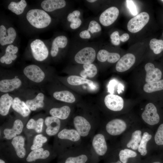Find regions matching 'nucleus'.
<instances>
[{"mask_svg":"<svg viewBox=\"0 0 163 163\" xmlns=\"http://www.w3.org/2000/svg\"><path fill=\"white\" fill-rule=\"evenodd\" d=\"M145 163H162V162L159 161H150V162L149 161V162Z\"/></svg>","mask_w":163,"mask_h":163,"instance_id":"47","label":"nucleus"},{"mask_svg":"<svg viewBox=\"0 0 163 163\" xmlns=\"http://www.w3.org/2000/svg\"><path fill=\"white\" fill-rule=\"evenodd\" d=\"M127 128L126 121L120 118L114 119L109 121L106 124L107 132L112 136L119 135L124 132Z\"/></svg>","mask_w":163,"mask_h":163,"instance_id":"16","label":"nucleus"},{"mask_svg":"<svg viewBox=\"0 0 163 163\" xmlns=\"http://www.w3.org/2000/svg\"><path fill=\"white\" fill-rule=\"evenodd\" d=\"M136 57L133 54L128 53L123 55L116 63L115 69L117 72H125L133 67L136 62Z\"/></svg>","mask_w":163,"mask_h":163,"instance_id":"14","label":"nucleus"},{"mask_svg":"<svg viewBox=\"0 0 163 163\" xmlns=\"http://www.w3.org/2000/svg\"><path fill=\"white\" fill-rule=\"evenodd\" d=\"M0 76V94H14L30 86L28 81L22 73L1 72Z\"/></svg>","mask_w":163,"mask_h":163,"instance_id":"1","label":"nucleus"},{"mask_svg":"<svg viewBox=\"0 0 163 163\" xmlns=\"http://www.w3.org/2000/svg\"><path fill=\"white\" fill-rule=\"evenodd\" d=\"M0 163H6V162L3 159L0 158Z\"/></svg>","mask_w":163,"mask_h":163,"instance_id":"49","label":"nucleus"},{"mask_svg":"<svg viewBox=\"0 0 163 163\" xmlns=\"http://www.w3.org/2000/svg\"><path fill=\"white\" fill-rule=\"evenodd\" d=\"M14 95L11 108L16 113L24 118L27 117L31 111L25 102L18 96Z\"/></svg>","mask_w":163,"mask_h":163,"instance_id":"19","label":"nucleus"},{"mask_svg":"<svg viewBox=\"0 0 163 163\" xmlns=\"http://www.w3.org/2000/svg\"><path fill=\"white\" fill-rule=\"evenodd\" d=\"M13 94L19 97L32 111L46 109L51 103L42 91L30 86Z\"/></svg>","mask_w":163,"mask_h":163,"instance_id":"2","label":"nucleus"},{"mask_svg":"<svg viewBox=\"0 0 163 163\" xmlns=\"http://www.w3.org/2000/svg\"><path fill=\"white\" fill-rule=\"evenodd\" d=\"M66 81L69 85L73 86L85 84H87L90 86L94 84L91 80L75 75H70L67 77Z\"/></svg>","mask_w":163,"mask_h":163,"instance_id":"35","label":"nucleus"},{"mask_svg":"<svg viewBox=\"0 0 163 163\" xmlns=\"http://www.w3.org/2000/svg\"><path fill=\"white\" fill-rule=\"evenodd\" d=\"M128 8L131 14L134 16L137 14L138 12L136 6L132 0H126Z\"/></svg>","mask_w":163,"mask_h":163,"instance_id":"45","label":"nucleus"},{"mask_svg":"<svg viewBox=\"0 0 163 163\" xmlns=\"http://www.w3.org/2000/svg\"><path fill=\"white\" fill-rule=\"evenodd\" d=\"M47 140L46 137L42 134H38L35 136L30 147V149L33 150L42 148L43 144L46 142Z\"/></svg>","mask_w":163,"mask_h":163,"instance_id":"41","label":"nucleus"},{"mask_svg":"<svg viewBox=\"0 0 163 163\" xmlns=\"http://www.w3.org/2000/svg\"><path fill=\"white\" fill-rule=\"evenodd\" d=\"M101 31V25L97 18H90L85 21L82 26L78 30L76 40L88 42L98 37Z\"/></svg>","mask_w":163,"mask_h":163,"instance_id":"6","label":"nucleus"},{"mask_svg":"<svg viewBox=\"0 0 163 163\" xmlns=\"http://www.w3.org/2000/svg\"><path fill=\"white\" fill-rule=\"evenodd\" d=\"M48 113L51 116L57 118L60 120H64L68 118L71 112L70 107L67 105L60 107H48Z\"/></svg>","mask_w":163,"mask_h":163,"instance_id":"28","label":"nucleus"},{"mask_svg":"<svg viewBox=\"0 0 163 163\" xmlns=\"http://www.w3.org/2000/svg\"><path fill=\"white\" fill-rule=\"evenodd\" d=\"M14 95L13 94L6 93L0 94V114L3 116H7L9 113L13 100Z\"/></svg>","mask_w":163,"mask_h":163,"instance_id":"24","label":"nucleus"},{"mask_svg":"<svg viewBox=\"0 0 163 163\" xmlns=\"http://www.w3.org/2000/svg\"><path fill=\"white\" fill-rule=\"evenodd\" d=\"M93 146L97 155H104L107 152V146L105 138L101 134H98L94 137L92 141Z\"/></svg>","mask_w":163,"mask_h":163,"instance_id":"26","label":"nucleus"},{"mask_svg":"<svg viewBox=\"0 0 163 163\" xmlns=\"http://www.w3.org/2000/svg\"><path fill=\"white\" fill-rule=\"evenodd\" d=\"M133 101L127 99L120 95L111 93L107 95L104 99L106 107L109 110L115 112L122 110L125 107L126 104Z\"/></svg>","mask_w":163,"mask_h":163,"instance_id":"10","label":"nucleus"},{"mask_svg":"<svg viewBox=\"0 0 163 163\" xmlns=\"http://www.w3.org/2000/svg\"><path fill=\"white\" fill-rule=\"evenodd\" d=\"M24 125L22 120L19 119H15L11 128H6L3 131L5 138L8 140L13 139L17 135L20 134L22 131Z\"/></svg>","mask_w":163,"mask_h":163,"instance_id":"27","label":"nucleus"},{"mask_svg":"<svg viewBox=\"0 0 163 163\" xmlns=\"http://www.w3.org/2000/svg\"><path fill=\"white\" fill-rule=\"evenodd\" d=\"M120 36L118 31L116 30L113 32L110 35V41L113 45L117 46L120 43Z\"/></svg>","mask_w":163,"mask_h":163,"instance_id":"44","label":"nucleus"},{"mask_svg":"<svg viewBox=\"0 0 163 163\" xmlns=\"http://www.w3.org/2000/svg\"><path fill=\"white\" fill-rule=\"evenodd\" d=\"M26 18L32 26L37 28H43L50 24L51 18L45 11L40 9H32L26 14Z\"/></svg>","mask_w":163,"mask_h":163,"instance_id":"7","label":"nucleus"},{"mask_svg":"<svg viewBox=\"0 0 163 163\" xmlns=\"http://www.w3.org/2000/svg\"><path fill=\"white\" fill-rule=\"evenodd\" d=\"M156 143L158 145H163V123L159 126L154 137Z\"/></svg>","mask_w":163,"mask_h":163,"instance_id":"43","label":"nucleus"},{"mask_svg":"<svg viewBox=\"0 0 163 163\" xmlns=\"http://www.w3.org/2000/svg\"><path fill=\"white\" fill-rule=\"evenodd\" d=\"M142 136V132L140 130L135 131L132 134L130 140L127 144V147L134 150L138 149Z\"/></svg>","mask_w":163,"mask_h":163,"instance_id":"37","label":"nucleus"},{"mask_svg":"<svg viewBox=\"0 0 163 163\" xmlns=\"http://www.w3.org/2000/svg\"><path fill=\"white\" fill-rule=\"evenodd\" d=\"M144 100L146 102L144 110L141 114V118L148 125H156L158 123L160 120V117L157 107L152 100Z\"/></svg>","mask_w":163,"mask_h":163,"instance_id":"9","label":"nucleus"},{"mask_svg":"<svg viewBox=\"0 0 163 163\" xmlns=\"http://www.w3.org/2000/svg\"><path fill=\"white\" fill-rule=\"evenodd\" d=\"M152 137V135L148 132H145L143 133L138 149V152L142 156H144L147 155V144Z\"/></svg>","mask_w":163,"mask_h":163,"instance_id":"39","label":"nucleus"},{"mask_svg":"<svg viewBox=\"0 0 163 163\" xmlns=\"http://www.w3.org/2000/svg\"><path fill=\"white\" fill-rule=\"evenodd\" d=\"M162 75L161 70L149 62L142 68L134 71L131 74V80L135 88L144 84L160 80Z\"/></svg>","mask_w":163,"mask_h":163,"instance_id":"4","label":"nucleus"},{"mask_svg":"<svg viewBox=\"0 0 163 163\" xmlns=\"http://www.w3.org/2000/svg\"><path fill=\"white\" fill-rule=\"evenodd\" d=\"M162 36H163V33H162Z\"/></svg>","mask_w":163,"mask_h":163,"instance_id":"51","label":"nucleus"},{"mask_svg":"<svg viewBox=\"0 0 163 163\" xmlns=\"http://www.w3.org/2000/svg\"><path fill=\"white\" fill-rule=\"evenodd\" d=\"M46 89L50 95L57 100L67 103H72L75 101L74 95L68 90H55L50 89Z\"/></svg>","mask_w":163,"mask_h":163,"instance_id":"18","label":"nucleus"},{"mask_svg":"<svg viewBox=\"0 0 163 163\" xmlns=\"http://www.w3.org/2000/svg\"><path fill=\"white\" fill-rule=\"evenodd\" d=\"M161 1L163 2V0H161Z\"/></svg>","mask_w":163,"mask_h":163,"instance_id":"50","label":"nucleus"},{"mask_svg":"<svg viewBox=\"0 0 163 163\" xmlns=\"http://www.w3.org/2000/svg\"><path fill=\"white\" fill-rule=\"evenodd\" d=\"M11 144L15 149L17 157L21 159L24 158L26 155L24 138L21 136H16L12 139Z\"/></svg>","mask_w":163,"mask_h":163,"instance_id":"29","label":"nucleus"},{"mask_svg":"<svg viewBox=\"0 0 163 163\" xmlns=\"http://www.w3.org/2000/svg\"><path fill=\"white\" fill-rule=\"evenodd\" d=\"M57 136L60 139H68L74 142L77 141L80 138V135L74 129H64L59 133Z\"/></svg>","mask_w":163,"mask_h":163,"instance_id":"33","label":"nucleus"},{"mask_svg":"<svg viewBox=\"0 0 163 163\" xmlns=\"http://www.w3.org/2000/svg\"><path fill=\"white\" fill-rule=\"evenodd\" d=\"M119 159L123 163H129L131 160L139 161L137 153L135 151L127 149L121 150L119 154Z\"/></svg>","mask_w":163,"mask_h":163,"instance_id":"32","label":"nucleus"},{"mask_svg":"<svg viewBox=\"0 0 163 163\" xmlns=\"http://www.w3.org/2000/svg\"><path fill=\"white\" fill-rule=\"evenodd\" d=\"M69 26L72 30H78L82 25L85 21L83 12L80 9H74L69 13L66 17Z\"/></svg>","mask_w":163,"mask_h":163,"instance_id":"15","label":"nucleus"},{"mask_svg":"<svg viewBox=\"0 0 163 163\" xmlns=\"http://www.w3.org/2000/svg\"><path fill=\"white\" fill-rule=\"evenodd\" d=\"M150 48L154 54L158 55L163 52V40L153 38L149 42Z\"/></svg>","mask_w":163,"mask_h":163,"instance_id":"40","label":"nucleus"},{"mask_svg":"<svg viewBox=\"0 0 163 163\" xmlns=\"http://www.w3.org/2000/svg\"><path fill=\"white\" fill-rule=\"evenodd\" d=\"M69 43L68 38L65 35H61L55 37L53 41L50 54L52 57H55L58 55L60 49L66 47Z\"/></svg>","mask_w":163,"mask_h":163,"instance_id":"23","label":"nucleus"},{"mask_svg":"<svg viewBox=\"0 0 163 163\" xmlns=\"http://www.w3.org/2000/svg\"><path fill=\"white\" fill-rule=\"evenodd\" d=\"M119 14L118 8L116 6H111L103 11L97 19L101 25L108 27L113 24L117 19Z\"/></svg>","mask_w":163,"mask_h":163,"instance_id":"13","label":"nucleus"},{"mask_svg":"<svg viewBox=\"0 0 163 163\" xmlns=\"http://www.w3.org/2000/svg\"><path fill=\"white\" fill-rule=\"evenodd\" d=\"M32 55L36 60L42 62L48 58V50L44 42L39 39H36L30 44Z\"/></svg>","mask_w":163,"mask_h":163,"instance_id":"12","label":"nucleus"},{"mask_svg":"<svg viewBox=\"0 0 163 163\" xmlns=\"http://www.w3.org/2000/svg\"><path fill=\"white\" fill-rule=\"evenodd\" d=\"M88 157L85 154H81L75 156H69L66 158L64 163H86Z\"/></svg>","mask_w":163,"mask_h":163,"instance_id":"42","label":"nucleus"},{"mask_svg":"<svg viewBox=\"0 0 163 163\" xmlns=\"http://www.w3.org/2000/svg\"><path fill=\"white\" fill-rule=\"evenodd\" d=\"M129 38V34L127 33H124L120 36V41L124 42L128 40Z\"/></svg>","mask_w":163,"mask_h":163,"instance_id":"46","label":"nucleus"},{"mask_svg":"<svg viewBox=\"0 0 163 163\" xmlns=\"http://www.w3.org/2000/svg\"><path fill=\"white\" fill-rule=\"evenodd\" d=\"M27 3L25 0H21L18 2H11L8 6V9L17 15L22 14Z\"/></svg>","mask_w":163,"mask_h":163,"instance_id":"38","label":"nucleus"},{"mask_svg":"<svg viewBox=\"0 0 163 163\" xmlns=\"http://www.w3.org/2000/svg\"><path fill=\"white\" fill-rule=\"evenodd\" d=\"M50 153L47 150L41 148L32 150L26 158L27 163H34L38 161L46 160L50 157Z\"/></svg>","mask_w":163,"mask_h":163,"instance_id":"20","label":"nucleus"},{"mask_svg":"<svg viewBox=\"0 0 163 163\" xmlns=\"http://www.w3.org/2000/svg\"><path fill=\"white\" fill-rule=\"evenodd\" d=\"M100 47L98 43L76 40L74 42L73 46L76 51L74 57V61L81 64L92 63L96 59Z\"/></svg>","mask_w":163,"mask_h":163,"instance_id":"3","label":"nucleus"},{"mask_svg":"<svg viewBox=\"0 0 163 163\" xmlns=\"http://www.w3.org/2000/svg\"><path fill=\"white\" fill-rule=\"evenodd\" d=\"M73 123L77 131L81 136L85 137L88 135L91 126L84 117L79 116L75 117L73 120Z\"/></svg>","mask_w":163,"mask_h":163,"instance_id":"21","label":"nucleus"},{"mask_svg":"<svg viewBox=\"0 0 163 163\" xmlns=\"http://www.w3.org/2000/svg\"><path fill=\"white\" fill-rule=\"evenodd\" d=\"M66 5L64 0H45L41 4L42 8L45 11L52 12L64 8Z\"/></svg>","mask_w":163,"mask_h":163,"instance_id":"30","label":"nucleus"},{"mask_svg":"<svg viewBox=\"0 0 163 163\" xmlns=\"http://www.w3.org/2000/svg\"><path fill=\"white\" fill-rule=\"evenodd\" d=\"M83 70L82 71L80 74L83 78H86L87 77L93 78L97 74V69L96 66L93 63L83 64Z\"/></svg>","mask_w":163,"mask_h":163,"instance_id":"36","label":"nucleus"},{"mask_svg":"<svg viewBox=\"0 0 163 163\" xmlns=\"http://www.w3.org/2000/svg\"><path fill=\"white\" fill-rule=\"evenodd\" d=\"M121 57L118 52H110L108 50L101 48L99 49L96 56L98 62L101 63L107 62L109 64L116 63Z\"/></svg>","mask_w":163,"mask_h":163,"instance_id":"17","label":"nucleus"},{"mask_svg":"<svg viewBox=\"0 0 163 163\" xmlns=\"http://www.w3.org/2000/svg\"><path fill=\"white\" fill-rule=\"evenodd\" d=\"M149 15L145 12H142L131 19L127 24V28L130 32L135 33L141 30L148 23Z\"/></svg>","mask_w":163,"mask_h":163,"instance_id":"11","label":"nucleus"},{"mask_svg":"<svg viewBox=\"0 0 163 163\" xmlns=\"http://www.w3.org/2000/svg\"><path fill=\"white\" fill-rule=\"evenodd\" d=\"M22 73L30 87L46 86L52 80V74L35 64L25 66Z\"/></svg>","mask_w":163,"mask_h":163,"instance_id":"5","label":"nucleus"},{"mask_svg":"<svg viewBox=\"0 0 163 163\" xmlns=\"http://www.w3.org/2000/svg\"><path fill=\"white\" fill-rule=\"evenodd\" d=\"M109 163H123L119 159L116 161L110 162Z\"/></svg>","mask_w":163,"mask_h":163,"instance_id":"48","label":"nucleus"},{"mask_svg":"<svg viewBox=\"0 0 163 163\" xmlns=\"http://www.w3.org/2000/svg\"><path fill=\"white\" fill-rule=\"evenodd\" d=\"M18 48L13 45H9L6 48L5 53L0 58V62L2 64L6 65L11 64L13 61L15 60L17 58L16 54L18 52Z\"/></svg>","mask_w":163,"mask_h":163,"instance_id":"31","label":"nucleus"},{"mask_svg":"<svg viewBox=\"0 0 163 163\" xmlns=\"http://www.w3.org/2000/svg\"><path fill=\"white\" fill-rule=\"evenodd\" d=\"M139 99L153 100L154 95L163 90V79L146 83L135 88Z\"/></svg>","mask_w":163,"mask_h":163,"instance_id":"8","label":"nucleus"},{"mask_svg":"<svg viewBox=\"0 0 163 163\" xmlns=\"http://www.w3.org/2000/svg\"><path fill=\"white\" fill-rule=\"evenodd\" d=\"M44 123L46 128V133L49 136H53L58 132L60 127L59 119L52 116H48L44 119Z\"/></svg>","mask_w":163,"mask_h":163,"instance_id":"22","label":"nucleus"},{"mask_svg":"<svg viewBox=\"0 0 163 163\" xmlns=\"http://www.w3.org/2000/svg\"><path fill=\"white\" fill-rule=\"evenodd\" d=\"M8 35H6V29L3 25L0 27V43L2 46L10 44L12 43L15 39L16 33L15 29L12 27L7 30Z\"/></svg>","mask_w":163,"mask_h":163,"instance_id":"25","label":"nucleus"},{"mask_svg":"<svg viewBox=\"0 0 163 163\" xmlns=\"http://www.w3.org/2000/svg\"><path fill=\"white\" fill-rule=\"evenodd\" d=\"M44 119L43 117H39L37 119H30L26 124L27 128L29 129H34L37 133H41L43 130Z\"/></svg>","mask_w":163,"mask_h":163,"instance_id":"34","label":"nucleus"}]
</instances>
